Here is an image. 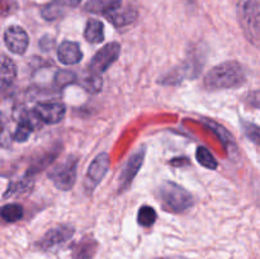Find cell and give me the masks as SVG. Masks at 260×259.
<instances>
[{
  "label": "cell",
  "mask_w": 260,
  "mask_h": 259,
  "mask_svg": "<svg viewBox=\"0 0 260 259\" xmlns=\"http://www.w3.org/2000/svg\"><path fill=\"white\" fill-rule=\"evenodd\" d=\"M245 81V71L238 61H225L215 66L206 74L203 79V84L208 90L239 88Z\"/></svg>",
  "instance_id": "6da1fadb"
},
{
  "label": "cell",
  "mask_w": 260,
  "mask_h": 259,
  "mask_svg": "<svg viewBox=\"0 0 260 259\" xmlns=\"http://www.w3.org/2000/svg\"><path fill=\"white\" fill-rule=\"evenodd\" d=\"M236 13L245 38L260 50V0H239Z\"/></svg>",
  "instance_id": "7a4b0ae2"
},
{
  "label": "cell",
  "mask_w": 260,
  "mask_h": 259,
  "mask_svg": "<svg viewBox=\"0 0 260 259\" xmlns=\"http://www.w3.org/2000/svg\"><path fill=\"white\" fill-rule=\"evenodd\" d=\"M157 196L167 210L183 212L193 206V197L187 189L174 182H164L157 189Z\"/></svg>",
  "instance_id": "3957f363"
},
{
  "label": "cell",
  "mask_w": 260,
  "mask_h": 259,
  "mask_svg": "<svg viewBox=\"0 0 260 259\" xmlns=\"http://www.w3.org/2000/svg\"><path fill=\"white\" fill-rule=\"evenodd\" d=\"M76 169H78V157L69 156L63 163L53 168L48 174L53 185L57 189L68 192L76 183Z\"/></svg>",
  "instance_id": "277c9868"
},
{
  "label": "cell",
  "mask_w": 260,
  "mask_h": 259,
  "mask_svg": "<svg viewBox=\"0 0 260 259\" xmlns=\"http://www.w3.org/2000/svg\"><path fill=\"white\" fill-rule=\"evenodd\" d=\"M121 53V46L118 42H111L102 47L91 58L89 63V70L91 74H103L109 69L112 63L117 61Z\"/></svg>",
  "instance_id": "5b68a950"
},
{
  "label": "cell",
  "mask_w": 260,
  "mask_h": 259,
  "mask_svg": "<svg viewBox=\"0 0 260 259\" xmlns=\"http://www.w3.org/2000/svg\"><path fill=\"white\" fill-rule=\"evenodd\" d=\"M75 229L70 225H58L50 229L37 243V246L45 251H52L62 246L73 238Z\"/></svg>",
  "instance_id": "8992f818"
},
{
  "label": "cell",
  "mask_w": 260,
  "mask_h": 259,
  "mask_svg": "<svg viewBox=\"0 0 260 259\" xmlns=\"http://www.w3.org/2000/svg\"><path fill=\"white\" fill-rule=\"evenodd\" d=\"M109 155L107 152H101L94 157L91 164L89 165L88 172H86L85 183L84 187L88 193H93L94 189L99 185V183L103 180L107 173L109 170Z\"/></svg>",
  "instance_id": "52a82bcc"
},
{
  "label": "cell",
  "mask_w": 260,
  "mask_h": 259,
  "mask_svg": "<svg viewBox=\"0 0 260 259\" xmlns=\"http://www.w3.org/2000/svg\"><path fill=\"white\" fill-rule=\"evenodd\" d=\"M145 154H146V150H145V147H142L139 151L135 152L134 155H131L129 159L127 160L126 165L123 167L121 175H119V192H126L131 187L132 182H134V179L139 174L141 167L144 165Z\"/></svg>",
  "instance_id": "ba28073f"
},
{
  "label": "cell",
  "mask_w": 260,
  "mask_h": 259,
  "mask_svg": "<svg viewBox=\"0 0 260 259\" xmlns=\"http://www.w3.org/2000/svg\"><path fill=\"white\" fill-rule=\"evenodd\" d=\"M33 113L36 114L38 121L43 123L56 124L60 123L66 114V108L62 103L57 102H48V103H38Z\"/></svg>",
  "instance_id": "9c48e42d"
},
{
  "label": "cell",
  "mask_w": 260,
  "mask_h": 259,
  "mask_svg": "<svg viewBox=\"0 0 260 259\" xmlns=\"http://www.w3.org/2000/svg\"><path fill=\"white\" fill-rule=\"evenodd\" d=\"M4 43L10 52L15 55H23L28 48L29 38L22 27L9 25L4 32Z\"/></svg>",
  "instance_id": "30bf717a"
},
{
  "label": "cell",
  "mask_w": 260,
  "mask_h": 259,
  "mask_svg": "<svg viewBox=\"0 0 260 259\" xmlns=\"http://www.w3.org/2000/svg\"><path fill=\"white\" fill-rule=\"evenodd\" d=\"M57 58L63 65H75L83 58V52L79 43L73 41H63L57 48Z\"/></svg>",
  "instance_id": "8fae6325"
},
{
  "label": "cell",
  "mask_w": 260,
  "mask_h": 259,
  "mask_svg": "<svg viewBox=\"0 0 260 259\" xmlns=\"http://www.w3.org/2000/svg\"><path fill=\"white\" fill-rule=\"evenodd\" d=\"M96 249H98V243L95 239L91 236H85L71 246V255L73 259H93Z\"/></svg>",
  "instance_id": "7c38bea8"
},
{
  "label": "cell",
  "mask_w": 260,
  "mask_h": 259,
  "mask_svg": "<svg viewBox=\"0 0 260 259\" xmlns=\"http://www.w3.org/2000/svg\"><path fill=\"white\" fill-rule=\"evenodd\" d=\"M122 5V0H88L85 4V10L94 14L108 15L118 10Z\"/></svg>",
  "instance_id": "4fadbf2b"
},
{
  "label": "cell",
  "mask_w": 260,
  "mask_h": 259,
  "mask_svg": "<svg viewBox=\"0 0 260 259\" xmlns=\"http://www.w3.org/2000/svg\"><path fill=\"white\" fill-rule=\"evenodd\" d=\"M15 78H17V66L8 56H3L2 65H0V88L2 90H7L9 86H12L15 81Z\"/></svg>",
  "instance_id": "5bb4252c"
},
{
  "label": "cell",
  "mask_w": 260,
  "mask_h": 259,
  "mask_svg": "<svg viewBox=\"0 0 260 259\" xmlns=\"http://www.w3.org/2000/svg\"><path fill=\"white\" fill-rule=\"evenodd\" d=\"M106 17L116 27H124V25L131 24V23H134L136 20L137 10L135 8L128 7L123 10L118 9L113 13H109Z\"/></svg>",
  "instance_id": "9a60e30c"
},
{
  "label": "cell",
  "mask_w": 260,
  "mask_h": 259,
  "mask_svg": "<svg viewBox=\"0 0 260 259\" xmlns=\"http://www.w3.org/2000/svg\"><path fill=\"white\" fill-rule=\"evenodd\" d=\"M84 37L89 43H101L104 40V25L98 19H89L86 23Z\"/></svg>",
  "instance_id": "2e32d148"
},
{
  "label": "cell",
  "mask_w": 260,
  "mask_h": 259,
  "mask_svg": "<svg viewBox=\"0 0 260 259\" xmlns=\"http://www.w3.org/2000/svg\"><path fill=\"white\" fill-rule=\"evenodd\" d=\"M68 5L62 2V0H52L50 4L45 5L41 10V15L45 18L46 20H55L58 19L61 15H63L65 9Z\"/></svg>",
  "instance_id": "e0dca14e"
},
{
  "label": "cell",
  "mask_w": 260,
  "mask_h": 259,
  "mask_svg": "<svg viewBox=\"0 0 260 259\" xmlns=\"http://www.w3.org/2000/svg\"><path fill=\"white\" fill-rule=\"evenodd\" d=\"M33 131V123L28 117H23L19 119L15 128L14 134H13V139L17 142H24L27 141L28 137L30 136Z\"/></svg>",
  "instance_id": "ac0fdd59"
},
{
  "label": "cell",
  "mask_w": 260,
  "mask_h": 259,
  "mask_svg": "<svg viewBox=\"0 0 260 259\" xmlns=\"http://www.w3.org/2000/svg\"><path fill=\"white\" fill-rule=\"evenodd\" d=\"M0 215L7 222H17L23 217V207L18 203H8L2 207Z\"/></svg>",
  "instance_id": "d6986e66"
},
{
  "label": "cell",
  "mask_w": 260,
  "mask_h": 259,
  "mask_svg": "<svg viewBox=\"0 0 260 259\" xmlns=\"http://www.w3.org/2000/svg\"><path fill=\"white\" fill-rule=\"evenodd\" d=\"M196 157H197V161L200 163L202 167L207 168V169L210 170L217 169V160H216V157L211 154V151L207 147L198 146L197 151H196Z\"/></svg>",
  "instance_id": "ffe728a7"
},
{
  "label": "cell",
  "mask_w": 260,
  "mask_h": 259,
  "mask_svg": "<svg viewBox=\"0 0 260 259\" xmlns=\"http://www.w3.org/2000/svg\"><path fill=\"white\" fill-rule=\"evenodd\" d=\"M58 151H55V152H50V154H46L45 156H42L41 159H38L37 161H35V164L32 165V167L29 168V169L27 170V173H25V177L28 178H33L36 174H38L40 172H42L43 169H46V168L48 167V165L52 163V160L55 159L56 155H57Z\"/></svg>",
  "instance_id": "44dd1931"
},
{
  "label": "cell",
  "mask_w": 260,
  "mask_h": 259,
  "mask_svg": "<svg viewBox=\"0 0 260 259\" xmlns=\"http://www.w3.org/2000/svg\"><path fill=\"white\" fill-rule=\"evenodd\" d=\"M157 218V213L151 206H142L137 213V221L144 228H150L155 223Z\"/></svg>",
  "instance_id": "7402d4cb"
},
{
  "label": "cell",
  "mask_w": 260,
  "mask_h": 259,
  "mask_svg": "<svg viewBox=\"0 0 260 259\" xmlns=\"http://www.w3.org/2000/svg\"><path fill=\"white\" fill-rule=\"evenodd\" d=\"M33 185V179L32 178L24 177L22 180L17 183H13V184H9L7 192H5L4 197H9V196H15L19 195V193L25 192V190H29Z\"/></svg>",
  "instance_id": "603a6c76"
},
{
  "label": "cell",
  "mask_w": 260,
  "mask_h": 259,
  "mask_svg": "<svg viewBox=\"0 0 260 259\" xmlns=\"http://www.w3.org/2000/svg\"><path fill=\"white\" fill-rule=\"evenodd\" d=\"M205 122L208 124V127H211L212 131L217 135L218 139L222 141V144L225 145L226 149H229L230 146H235V142H234L233 137H231L230 134L226 131V128H223L222 126H220V124L216 123V122L213 121H205Z\"/></svg>",
  "instance_id": "cb8c5ba5"
},
{
  "label": "cell",
  "mask_w": 260,
  "mask_h": 259,
  "mask_svg": "<svg viewBox=\"0 0 260 259\" xmlns=\"http://www.w3.org/2000/svg\"><path fill=\"white\" fill-rule=\"evenodd\" d=\"M81 85H83V88L85 89L88 93L96 94L102 90L103 80H102L101 75H98V74H91V75L86 76V78L84 79Z\"/></svg>",
  "instance_id": "d4e9b609"
},
{
  "label": "cell",
  "mask_w": 260,
  "mask_h": 259,
  "mask_svg": "<svg viewBox=\"0 0 260 259\" xmlns=\"http://www.w3.org/2000/svg\"><path fill=\"white\" fill-rule=\"evenodd\" d=\"M241 126H243L245 136L260 149V126L251 123V122L244 121V119H241Z\"/></svg>",
  "instance_id": "484cf974"
},
{
  "label": "cell",
  "mask_w": 260,
  "mask_h": 259,
  "mask_svg": "<svg viewBox=\"0 0 260 259\" xmlns=\"http://www.w3.org/2000/svg\"><path fill=\"white\" fill-rule=\"evenodd\" d=\"M76 75L73 71L69 70H58L55 75V84L58 88H65L70 84L75 83Z\"/></svg>",
  "instance_id": "4316f807"
},
{
  "label": "cell",
  "mask_w": 260,
  "mask_h": 259,
  "mask_svg": "<svg viewBox=\"0 0 260 259\" xmlns=\"http://www.w3.org/2000/svg\"><path fill=\"white\" fill-rule=\"evenodd\" d=\"M170 163H172L173 165H175V167H180V165L189 164V160H188L187 157H175V159H173Z\"/></svg>",
  "instance_id": "83f0119b"
},
{
  "label": "cell",
  "mask_w": 260,
  "mask_h": 259,
  "mask_svg": "<svg viewBox=\"0 0 260 259\" xmlns=\"http://www.w3.org/2000/svg\"><path fill=\"white\" fill-rule=\"evenodd\" d=\"M62 2L65 3L68 7H76V5H79L80 0H62Z\"/></svg>",
  "instance_id": "f1b7e54d"
}]
</instances>
